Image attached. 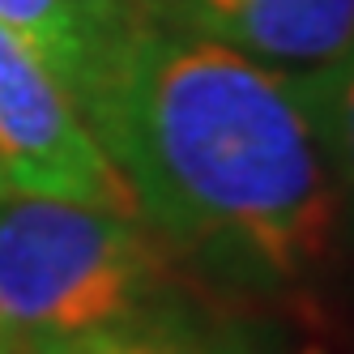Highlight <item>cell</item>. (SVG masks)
Masks as SVG:
<instances>
[{"instance_id": "6da1fadb", "label": "cell", "mask_w": 354, "mask_h": 354, "mask_svg": "<svg viewBox=\"0 0 354 354\" xmlns=\"http://www.w3.org/2000/svg\"><path fill=\"white\" fill-rule=\"evenodd\" d=\"M82 115L167 243L257 282L328 257L337 180L286 73L149 13L111 47Z\"/></svg>"}, {"instance_id": "7a4b0ae2", "label": "cell", "mask_w": 354, "mask_h": 354, "mask_svg": "<svg viewBox=\"0 0 354 354\" xmlns=\"http://www.w3.org/2000/svg\"><path fill=\"white\" fill-rule=\"evenodd\" d=\"M171 261L137 214L9 188L0 196V328L17 350L158 312Z\"/></svg>"}, {"instance_id": "3957f363", "label": "cell", "mask_w": 354, "mask_h": 354, "mask_svg": "<svg viewBox=\"0 0 354 354\" xmlns=\"http://www.w3.org/2000/svg\"><path fill=\"white\" fill-rule=\"evenodd\" d=\"M0 167L17 192L86 201L141 218L73 94L9 26H0Z\"/></svg>"}, {"instance_id": "277c9868", "label": "cell", "mask_w": 354, "mask_h": 354, "mask_svg": "<svg viewBox=\"0 0 354 354\" xmlns=\"http://www.w3.org/2000/svg\"><path fill=\"white\" fill-rule=\"evenodd\" d=\"M162 21L286 77H312L354 43V0H149Z\"/></svg>"}, {"instance_id": "5b68a950", "label": "cell", "mask_w": 354, "mask_h": 354, "mask_svg": "<svg viewBox=\"0 0 354 354\" xmlns=\"http://www.w3.org/2000/svg\"><path fill=\"white\" fill-rule=\"evenodd\" d=\"M0 26H9L35 47L82 111V98L111 56V43L98 35L77 0H0Z\"/></svg>"}, {"instance_id": "8992f818", "label": "cell", "mask_w": 354, "mask_h": 354, "mask_svg": "<svg viewBox=\"0 0 354 354\" xmlns=\"http://www.w3.org/2000/svg\"><path fill=\"white\" fill-rule=\"evenodd\" d=\"M17 354H243V350L214 342L209 333H201V328H192L188 320L171 316V312H149L137 320L111 324V328H94V333H82V337L30 346Z\"/></svg>"}, {"instance_id": "52a82bcc", "label": "cell", "mask_w": 354, "mask_h": 354, "mask_svg": "<svg viewBox=\"0 0 354 354\" xmlns=\"http://www.w3.org/2000/svg\"><path fill=\"white\" fill-rule=\"evenodd\" d=\"M295 82L303 86V98L312 107L328 162L354 184V43L328 68L312 73V77H295Z\"/></svg>"}, {"instance_id": "ba28073f", "label": "cell", "mask_w": 354, "mask_h": 354, "mask_svg": "<svg viewBox=\"0 0 354 354\" xmlns=\"http://www.w3.org/2000/svg\"><path fill=\"white\" fill-rule=\"evenodd\" d=\"M0 354H17V346H13V337L5 333V328H0Z\"/></svg>"}, {"instance_id": "9c48e42d", "label": "cell", "mask_w": 354, "mask_h": 354, "mask_svg": "<svg viewBox=\"0 0 354 354\" xmlns=\"http://www.w3.org/2000/svg\"><path fill=\"white\" fill-rule=\"evenodd\" d=\"M9 192V175H5V167H0V196Z\"/></svg>"}]
</instances>
